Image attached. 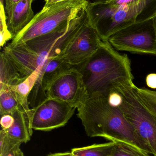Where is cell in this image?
<instances>
[{"label": "cell", "instance_id": "4316f807", "mask_svg": "<svg viewBox=\"0 0 156 156\" xmlns=\"http://www.w3.org/2000/svg\"><path fill=\"white\" fill-rule=\"evenodd\" d=\"M46 156H74L71 152H64V153H53L49 154Z\"/></svg>", "mask_w": 156, "mask_h": 156}, {"label": "cell", "instance_id": "1f68e13d", "mask_svg": "<svg viewBox=\"0 0 156 156\" xmlns=\"http://www.w3.org/2000/svg\"><path fill=\"white\" fill-rule=\"evenodd\" d=\"M148 156H150V155H148Z\"/></svg>", "mask_w": 156, "mask_h": 156}, {"label": "cell", "instance_id": "7a4b0ae2", "mask_svg": "<svg viewBox=\"0 0 156 156\" xmlns=\"http://www.w3.org/2000/svg\"><path fill=\"white\" fill-rule=\"evenodd\" d=\"M77 110L78 117L89 137H102L111 142L127 143L151 154L122 110L110 105L108 97L100 94L88 96Z\"/></svg>", "mask_w": 156, "mask_h": 156}, {"label": "cell", "instance_id": "7c38bea8", "mask_svg": "<svg viewBox=\"0 0 156 156\" xmlns=\"http://www.w3.org/2000/svg\"><path fill=\"white\" fill-rule=\"evenodd\" d=\"M33 2V0H22L6 13L7 27L13 37L34 17L32 8Z\"/></svg>", "mask_w": 156, "mask_h": 156}, {"label": "cell", "instance_id": "7402d4cb", "mask_svg": "<svg viewBox=\"0 0 156 156\" xmlns=\"http://www.w3.org/2000/svg\"><path fill=\"white\" fill-rule=\"evenodd\" d=\"M108 101L110 105L114 107H119L122 103V96L119 91L113 92L108 96Z\"/></svg>", "mask_w": 156, "mask_h": 156}, {"label": "cell", "instance_id": "277c9868", "mask_svg": "<svg viewBox=\"0 0 156 156\" xmlns=\"http://www.w3.org/2000/svg\"><path fill=\"white\" fill-rule=\"evenodd\" d=\"M89 23L102 41L117 31L153 18L156 13V0H110L88 4Z\"/></svg>", "mask_w": 156, "mask_h": 156}, {"label": "cell", "instance_id": "e0dca14e", "mask_svg": "<svg viewBox=\"0 0 156 156\" xmlns=\"http://www.w3.org/2000/svg\"><path fill=\"white\" fill-rule=\"evenodd\" d=\"M21 108L14 92L11 88L0 89V114H12L16 110Z\"/></svg>", "mask_w": 156, "mask_h": 156}, {"label": "cell", "instance_id": "484cf974", "mask_svg": "<svg viewBox=\"0 0 156 156\" xmlns=\"http://www.w3.org/2000/svg\"><path fill=\"white\" fill-rule=\"evenodd\" d=\"M67 1H69V0H45V3L42 9L44 10V9H47V8H49L54 5L58 3Z\"/></svg>", "mask_w": 156, "mask_h": 156}, {"label": "cell", "instance_id": "f546056e", "mask_svg": "<svg viewBox=\"0 0 156 156\" xmlns=\"http://www.w3.org/2000/svg\"><path fill=\"white\" fill-rule=\"evenodd\" d=\"M153 22H154V26L156 33V13L155 14V15L153 16Z\"/></svg>", "mask_w": 156, "mask_h": 156}, {"label": "cell", "instance_id": "83f0119b", "mask_svg": "<svg viewBox=\"0 0 156 156\" xmlns=\"http://www.w3.org/2000/svg\"><path fill=\"white\" fill-rule=\"evenodd\" d=\"M86 1L88 4H91L98 3L103 2H107L110 0H84Z\"/></svg>", "mask_w": 156, "mask_h": 156}, {"label": "cell", "instance_id": "ac0fdd59", "mask_svg": "<svg viewBox=\"0 0 156 156\" xmlns=\"http://www.w3.org/2000/svg\"><path fill=\"white\" fill-rule=\"evenodd\" d=\"M134 89L137 97L144 106L156 115V91L145 88H138L135 85Z\"/></svg>", "mask_w": 156, "mask_h": 156}, {"label": "cell", "instance_id": "44dd1931", "mask_svg": "<svg viewBox=\"0 0 156 156\" xmlns=\"http://www.w3.org/2000/svg\"><path fill=\"white\" fill-rule=\"evenodd\" d=\"M13 35L9 31L7 25V16L4 5L0 4V45L3 46L7 41L13 39Z\"/></svg>", "mask_w": 156, "mask_h": 156}, {"label": "cell", "instance_id": "ffe728a7", "mask_svg": "<svg viewBox=\"0 0 156 156\" xmlns=\"http://www.w3.org/2000/svg\"><path fill=\"white\" fill-rule=\"evenodd\" d=\"M149 154L127 143L115 142L110 156H148Z\"/></svg>", "mask_w": 156, "mask_h": 156}, {"label": "cell", "instance_id": "9c48e42d", "mask_svg": "<svg viewBox=\"0 0 156 156\" xmlns=\"http://www.w3.org/2000/svg\"><path fill=\"white\" fill-rule=\"evenodd\" d=\"M45 91L47 98L69 103L77 107L88 98L82 75L74 66L49 82Z\"/></svg>", "mask_w": 156, "mask_h": 156}, {"label": "cell", "instance_id": "8fae6325", "mask_svg": "<svg viewBox=\"0 0 156 156\" xmlns=\"http://www.w3.org/2000/svg\"><path fill=\"white\" fill-rule=\"evenodd\" d=\"M72 67L58 57L49 59L42 67L39 77L30 93L28 98L30 108L34 109L47 98L45 90L49 82Z\"/></svg>", "mask_w": 156, "mask_h": 156}, {"label": "cell", "instance_id": "603a6c76", "mask_svg": "<svg viewBox=\"0 0 156 156\" xmlns=\"http://www.w3.org/2000/svg\"><path fill=\"white\" fill-rule=\"evenodd\" d=\"M14 118L12 114H5L1 115V125L2 129L7 130L13 126Z\"/></svg>", "mask_w": 156, "mask_h": 156}, {"label": "cell", "instance_id": "4fadbf2b", "mask_svg": "<svg viewBox=\"0 0 156 156\" xmlns=\"http://www.w3.org/2000/svg\"><path fill=\"white\" fill-rule=\"evenodd\" d=\"M14 123L9 129L5 130L10 138L19 143H27L30 141L33 134L31 121L22 108L12 114Z\"/></svg>", "mask_w": 156, "mask_h": 156}, {"label": "cell", "instance_id": "9a60e30c", "mask_svg": "<svg viewBox=\"0 0 156 156\" xmlns=\"http://www.w3.org/2000/svg\"><path fill=\"white\" fill-rule=\"evenodd\" d=\"M41 69H37L30 76L16 86L11 88L14 92L21 108L25 112L30 121H32V110L29 106L28 98L36 82L39 77Z\"/></svg>", "mask_w": 156, "mask_h": 156}, {"label": "cell", "instance_id": "5b68a950", "mask_svg": "<svg viewBox=\"0 0 156 156\" xmlns=\"http://www.w3.org/2000/svg\"><path fill=\"white\" fill-rule=\"evenodd\" d=\"M88 5L84 0H69L42 9L10 43H23L49 34L74 19Z\"/></svg>", "mask_w": 156, "mask_h": 156}, {"label": "cell", "instance_id": "2e32d148", "mask_svg": "<svg viewBox=\"0 0 156 156\" xmlns=\"http://www.w3.org/2000/svg\"><path fill=\"white\" fill-rule=\"evenodd\" d=\"M114 145V142L95 144L84 147L74 148L71 153L74 156H110Z\"/></svg>", "mask_w": 156, "mask_h": 156}, {"label": "cell", "instance_id": "3957f363", "mask_svg": "<svg viewBox=\"0 0 156 156\" xmlns=\"http://www.w3.org/2000/svg\"><path fill=\"white\" fill-rule=\"evenodd\" d=\"M74 67L82 75L88 97L100 94L108 97L121 88L135 85L130 58L119 53L108 41H103L90 57Z\"/></svg>", "mask_w": 156, "mask_h": 156}, {"label": "cell", "instance_id": "d4e9b609", "mask_svg": "<svg viewBox=\"0 0 156 156\" xmlns=\"http://www.w3.org/2000/svg\"><path fill=\"white\" fill-rule=\"evenodd\" d=\"M22 0H5V11L6 13H7L11 8Z\"/></svg>", "mask_w": 156, "mask_h": 156}, {"label": "cell", "instance_id": "52a82bcc", "mask_svg": "<svg viewBox=\"0 0 156 156\" xmlns=\"http://www.w3.org/2000/svg\"><path fill=\"white\" fill-rule=\"evenodd\" d=\"M108 41L119 51L156 55V33L153 18L136 22L117 31Z\"/></svg>", "mask_w": 156, "mask_h": 156}, {"label": "cell", "instance_id": "8992f818", "mask_svg": "<svg viewBox=\"0 0 156 156\" xmlns=\"http://www.w3.org/2000/svg\"><path fill=\"white\" fill-rule=\"evenodd\" d=\"M119 90L123 101L119 108L136 133L156 156V115L149 112L137 97L134 86Z\"/></svg>", "mask_w": 156, "mask_h": 156}, {"label": "cell", "instance_id": "30bf717a", "mask_svg": "<svg viewBox=\"0 0 156 156\" xmlns=\"http://www.w3.org/2000/svg\"><path fill=\"white\" fill-rule=\"evenodd\" d=\"M103 41L88 21L58 57L72 66H78L96 52Z\"/></svg>", "mask_w": 156, "mask_h": 156}, {"label": "cell", "instance_id": "5bb4252c", "mask_svg": "<svg viewBox=\"0 0 156 156\" xmlns=\"http://www.w3.org/2000/svg\"><path fill=\"white\" fill-rule=\"evenodd\" d=\"M27 77L20 72L4 51H2L0 58V89L13 88Z\"/></svg>", "mask_w": 156, "mask_h": 156}, {"label": "cell", "instance_id": "f1b7e54d", "mask_svg": "<svg viewBox=\"0 0 156 156\" xmlns=\"http://www.w3.org/2000/svg\"><path fill=\"white\" fill-rule=\"evenodd\" d=\"M15 156H24L22 150L19 148L16 153Z\"/></svg>", "mask_w": 156, "mask_h": 156}, {"label": "cell", "instance_id": "d6986e66", "mask_svg": "<svg viewBox=\"0 0 156 156\" xmlns=\"http://www.w3.org/2000/svg\"><path fill=\"white\" fill-rule=\"evenodd\" d=\"M21 143L13 140L7 136L5 130L0 132V156H15L16 151L20 148Z\"/></svg>", "mask_w": 156, "mask_h": 156}, {"label": "cell", "instance_id": "ba28073f", "mask_svg": "<svg viewBox=\"0 0 156 156\" xmlns=\"http://www.w3.org/2000/svg\"><path fill=\"white\" fill-rule=\"evenodd\" d=\"M77 109L74 105L47 98L32 109L31 127L33 130L48 132L64 126Z\"/></svg>", "mask_w": 156, "mask_h": 156}, {"label": "cell", "instance_id": "cb8c5ba5", "mask_svg": "<svg viewBox=\"0 0 156 156\" xmlns=\"http://www.w3.org/2000/svg\"><path fill=\"white\" fill-rule=\"evenodd\" d=\"M146 83L149 88L156 89V74L152 73L147 75L146 79Z\"/></svg>", "mask_w": 156, "mask_h": 156}, {"label": "cell", "instance_id": "6da1fadb", "mask_svg": "<svg viewBox=\"0 0 156 156\" xmlns=\"http://www.w3.org/2000/svg\"><path fill=\"white\" fill-rule=\"evenodd\" d=\"M89 21L86 7L67 23L55 31L23 43L5 47L3 51L24 76L42 69L49 59L59 56Z\"/></svg>", "mask_w": 156, "mask_h": 156}, {"label": "cell", "instance_id": "4dcf8cb0", "mask_svg": "<svg viewBox=\"0 0 156 156\" xmlns=\"http://www.w3.org/2000/svg\"><path fill=\"white\" fill-rule=\"evenodd\" d=\"M5 0H0V4L1 5H4V2Z\"/></svg>", "mask_w": 156, "mask_h": 156}]
</instances>
